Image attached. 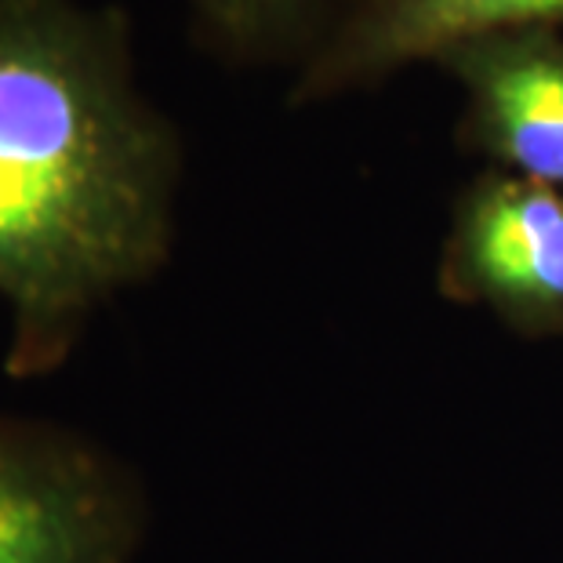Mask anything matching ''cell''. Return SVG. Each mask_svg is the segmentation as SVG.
Here are the masks:
<instances>
[{"instance_id":"5","label":"cell","mask_w":563,"mask_h":563,"mask_svg":"<svg viewBox=\"0 0 563 563\" xmlns=\"http://www.w3.org/2000/svg\"><path fill=\"white\" fill-rule=\"evenodd\" d=\"M523 26L563 30V0H339L313 55L295 69L291 102L375 88L459 41Z\"/></svg>"},{"instance_id":"4","label":"cell","mask_w":563,"mask_h":563,"mask_svg":"<svg viewBox=\"0 0 563 563\" xmlns=\"http://www.w3.org/2000/svg\"><path fill=\"white\" fill-rule=\"evenodd\" d=\"M433 66L465 91L462 146L563 194V30L481 33L443 47Z\"/></svg>"},{"instance_id":"1","label":"cell","mask_w":563,"mask_h":563,"mask_svg":"<svg viewBox=\"0 0 563 563\" xmlns=\"http://www.w3.org/2000/svg\"><path fill=\"white\" fill-rule=\"evenodd\" d=\"M183 146L142 95L128 19L77 0H0L4 371L69 364L95 317L175 244Z\"/></svg>"},{"instance_id":"2","label":"cell","mask_w":563,"mask_h":563,"mask_svg":"<svg viewBox=\"0 0 563 563\" xmlns=\"http://www.w3.org/2000/svg\"><path fill=\"white\" fill-rule=\"evenodd\" d=\"M139 476L74 426L0 407V563H135Z\"/></svg>"},{"instance_id":"6","label":"cell","mask_w":563,"mask_h":563,"mask_svg":"<svg viewBox=\"0 0 563 563\" xmlns=\"http://www.w3.org/2000/svg\"><path fill=\"white\" fill-rule=\"evenodd\" d=\"M222 55L247 66H302L328 30V0H189Z\"/></svg>"},{"instance_id":"3","label":"cell","mask_w":563,"mask_h":563,"mask_svg":"<svg viewBox=\"0 0 563 563\" xmlns=\"http://www.w3.org/2000/svg\"><path fill=\"white\" fill-rule=\"evenodd\" d=\"M440 295L481 306L527 339H563V194L487 167L454 197Z\"/></svg>"}]
</instances>
